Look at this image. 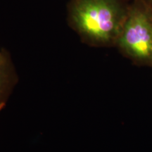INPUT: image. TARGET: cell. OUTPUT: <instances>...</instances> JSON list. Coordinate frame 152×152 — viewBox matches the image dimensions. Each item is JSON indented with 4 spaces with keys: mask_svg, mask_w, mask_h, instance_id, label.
Wrapping results in <instances>:
<instances>
[{
    "mask_svg": "<svg viewBox=\"0 0 152 152\" xmlns=\"http://www.w3.org/2000/svg\"><path fill=\"white\" fill-rule=\"evenodd\" d=\"M2 61H4V56H2V54H1V52H0V62Z\"/></svg>",
    "mask_w": 152,
    "mask_h": 152,
    "instance_id": "5",
    "label": "cell"
},
{
    "mask_svg": "<svg viewBox=\"0 0 152 152\" xmlns=\"http://www.w3.org/2000/svg\"><path fill=\"white\" fill-rule=\"evenodd\" d=\"M151 67H152V64H151Z\"/></svg>",
    "mask_w": 152,
    "mask_h": 152,
    "instance_id": "6",
    "label": "cell"
},
{
    "mask_svg": "<svg viewBox=\"0 0 152 152\" xmlns=\"http://www.w3.org/2000/svg\"><path fill=\"white\" fill-rule=\"evenodd\" d=\"M138 1L144 5V7L152 16V0H138Z\"/></svg>",
    "mask_w": 152,
    "mask_h": 152,
    "instance_id": "4",
    "label": "cell"
},
{
    "mask_svg": "<svg viewBox=\"0 0 152 152\" xmlns=\"http://www.w3.org/2000/svg\"><path fill=\"white\" fill-rule=\"evenodd\" d=\"M121 0H75L71 17L82 35L98 46L115 45L128 14Z\"/></svg>",
    "mask_w": 152,
    "mask_h": 152,
    "instance_id": "1",
    "label": "cell"
},
{
    "mask_svg": "<svg viewBox=\"0 0 152 152\" xmlns=\"http://www.w3.org/2000/svg\"><path fill=\"white\" fill-rule=\"evenodd\" d=\"M8 83V75L5 66V61L0 62V104L3 100L4 94Z\"/></svg>",
    "mask_w": 152,
    "mask_h": 152,
    "instance_id": "3",
    "label": "cell"
},
{
    "mask_svg": "<svg viewBox=\"0 0 152 152\" xmlns=\"http://www.w3.org/2000/svg\"><path fill=\"white\" fill-rule=\"evenodd\" d=\"M123 54L139 66L152 64V16L138 0L128 14L116 44Z\"/></svg>",
    "mask_w": 152,
    "mask_h": 152,
    "instance_id": "2",
    "label": "cell"
}]
</instances>
